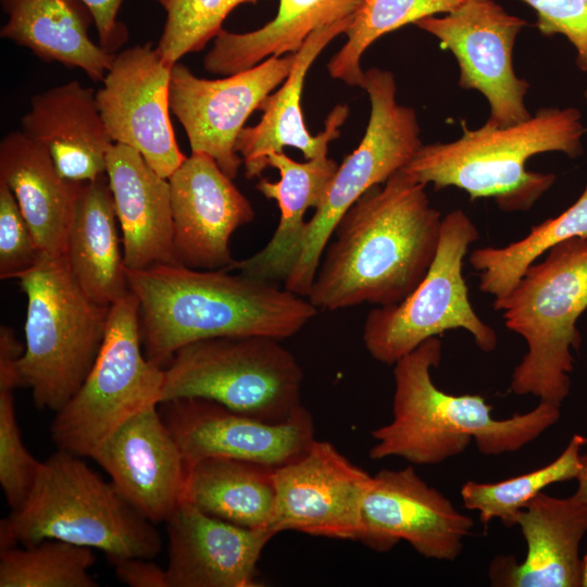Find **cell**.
Here are the masks:
<instances>
[{"label":"cell","instance_id":"6da1fadb","mask_svg":"<svg viewBox=\"0 0 587 587\" xmlns=\"http://www.w3.org/2000/svg\"><path fill=\"white\" fill-rule=\"evenodd\" d=\"M404 168L366 190L341 216L308 295L319 309L405 299L437 252L441 214Z\"/></svg>","mask_w":587,"mask_h":587},{"label":"cell","instance_id":"7a4b0ae2","mask_svg":"<svg viewBox=\"0 0 587 587\" xmlns=\"http://www.w3.org/2000/svg\"><path fill=\"white\" fill-rule=\"evenodd\" d=\"M138 300L147 359L164 369L183 346L207 338L299 333L317 313L310 300L243 274L164 264L126 270Z\"/></svg>","mask_w":587,"mask_h":587},{"label":"cell","instance_id":"3957f363","mask_svg":"<svg viewBox=\"0 0 587 587\" xmlns=\"http://www.w3.org/2000/svg\"><path fill=\"white\" fill-rule=\"evenodd\" d=\"M441 350V340L432 337L394 364L392 419L371 433L370 459L398 457L433 465L461 454L472 441L486 455L512 453L559 421L560 407L547 401L500 420L484 397L439 389L430 371L439 365Z\"/></svg>","mask_w":587,"mask_h":587},{"label":"cell","instance_id":"277c9868","mask_svg":"<svg viewBox=\"0 0 587 587\" xmlns=\"http://www.w3.org/2000/svg\"><path fill=\"white\" fill-rule=\"evenodd\" d=\"M580 118L575 108H541L512 126L486 122L472 130L463 124L459 139L422 145L403 168L437 190L457 187L472 201L492 198L505 212L526 211L555 182L554 174L527 171L526 162L545 152L582 154Z\"/></svg>","mask_w":587,"mask_h":587},{"label":"cell","instance_id":"5b68a950","mask_svg":"<svg viewBox=\"0 0 587 587\" xmlns=\"http://www.w3.org/2000/svg\"><path fill=\"white\" fill-rule=\"evenodd\" d=\"M80 458L58 449L41 462L24 503L0 522V549L57 539L112 560L154 558L162 541L153 523Z\"/></svg>","mask_w":587,"mask_h":587},{"label":"cell","instance_id":"8992f818","mask_svg":"<svg viewBox=\"0 0 587 587\" xmlns=\"http://www.w3.org/2000/svg\"><path fill=\"white\" fill-rule=\"evenodd\" d=\"M494 309L527 345L510 390L561 407L571 388L572 349L582 341L576 322L587 309V239L574 237L550 248L505 297L494 300Z\"/></svg>","mask_w":587,"mask_h":587},{"label":"cell","instance_id":"52a82bcc","mask_svg":"<svg viewBox=\"0 0 587 587\" xmlns=\"http://www.w3.org/2000/svg\"><path fill=\"white\" fill-rule=\"evenodd\" d=\"M18 282L27 308L25 350L15 366L17 387L30 389L38 409L58 412L90 372L110 308L85 294L65 257L41 253Z\"/></svg>","mask_w":587,"mask_h":587},{"label":"cell","instance_id":"ba28073f","mask_svg":"<svg viewBox=\"0 0 587 587\" xmlns=\"http://www.w3.org/2000/svg\"><path fill=\"white\" fill-rule=\"evenodd\" d=\"M280 341L235 335L183 346L164 367L160 403L202 398L264 422L290 419L303 405V371Z\"/></svg>","mask_w":587,"mask_h":587},{"label":"cell","instance_id":"9c48e42d","mask_svg":"<svg viewBox=\"0 0 587 587\" xmlns=\"http://www.w3.org/2000/svg\"><path fill=\"white\" fill-rule=\"evenodd\" d=\"M164 369L143 351L138 300L129 292L110 307L98 357L77 392L51 423L58 449L91 458L128 419L159 405Z\"/></svg>","mask_w":587,"mask_h":587},{"label":"cell","instance_id":"30bf717a","mask_svg":"<svg viewBox=\"0 0 587 587\" xmlns=\"http://www.w3.org/2000/svg\"><path fill=\"white\" fill-rule=\"evenodd\" d=\"M478 237L464 211L442 217L436 255L419 286L401 302L375 308L365 317L362 340L373 359L392 365L426 339L459 328L482 351L496 349L497 334L474 311L462 274L467 249Z\"/></svg>","mask_w":587,"mask_h":587},{"label":"cell","instance_id":"8fae6325","mask_svg":"<svg viewBox=\"0 0 587 587\" xmlns=\"http://www.w3.org/2000/svg\"><path fill=\"white\" fill-rule=\"evenodd\" d=\"M371 103L369 123L357 149L347 155L312 218L307 222L299 259L284 282L289 291L308 297L333 232L347 210L370 188L403 168L423 145L413 108L396 100L394 74L378 67L364 72Z\"/></svg>","mask_w":587,"mask_h":587},{"label":"cell","instance_id":"7c38bea8","mask_svg":"<svg viewBox=\"0 0 587 587\" xmlns=\"http://www.w3.org/2000/svg\"><path fill=\"white\" fill-rule=\"evenodd\" d=\"M415 25L453 53L459 86L477 90L488 100V123L507 127L532 116L524 103L529 84L516 76L513 66L515 39L527 25L525 20L494 0H465L445 16H428Z\"/></svg>","mask_w":587,"mask_h":587},{"label":"cell","instance_id":"4fadbf2b","mask_svg":"<svg viewBox=\"0 0 587 587\" xmlns=\"http://www.w3.org/2000/svg\"><path fill=\"white\" fill-rule=\"evenodd\" d=\"M296 53L270 57L220 79L196 76L185 64L171 68L168 103L189 140L191 152L211 155L232 179L242 159L235 150L239 133L254 110L288 77Z\"/></svg>","mask_w":587,"mask_h":587},{"label":"cell","instance_id":"5bb4252c","mask_svg":"<svg viewBox=\"0 0 587 587\" xmlns=\"http://www.w3.org/2000/svg\"><path fill=\"white\" fill-rule=\"evenodd\" d=\"M372 475L329 441L314 439L295 460L275 467L276 502L270 529L358 540Z\"/></svg>","mask_w":587,"mask_h":587},{"label":"cell","instance_id":"9a60e30c","mask_svg":"<svg viewBox=\"0 0 587 587\" xmlns=\"http://www.w3.org/2000/svg\"><path fill=\"white\" fill-rule=\"evenodd\" d=\"M473 526L472 517L412 466L384 469L372 476L364 496L358 540L376 551L404 540L424 558L453 561Z\"/></svg>","mask_w":587,"mask_h":587},{"label":"cell","instance_id":"2e32d148","mask_svg":"<svg viewBox=\"0 0 587 587\" xmlns=\"http://www.w3.org/2000/svg\"><path fill=\"white\" fill-rule=\"evenodd\" d=\"M172 66L150 42L115 55L96 99L114 143L137 150L162 177L168 178L186 160L170 118Z\"/></svg>","mask_w":587,"mask_h":587},{"label":"cell","instance_id":"e0dca14e","mask_svg":"<svg viewBox=\"0 0 587 587\" xmlns=\"http://www.w3.org/2000/svg\"><path fill=\"white\" fill-rule=\"evenodd\" d=\"M159 411L188 469L223 457L278 467L298 458L314 438V421L302 405L290 419L270 423L202 398L161 402Z\"/></svg>","mask_w":587,"mask_h":587},{"label":"cell","instance_id":"ac0fdd59","mask_svg":"<svg viewBox=\"0 0 587 587\" xmlns=\"http://www.w3.org/2000/svg\"><path fill=\"white\" fill-rule=\"evenodd\" d=\"M167 180L177 264L227 271L230 237L254 218L252 204L203 152H191Z\"/></svg>","mask_w":587,"mask_h":587},{"label":"cell","instance_id":"d6986e66","mask_svg":"<svg viewBox=\"0 0 587 587\" xmlns=\"http://www.w3.org/2000/svg\"><path fill=\"white\" fill-rule=\"evenodd\" d=\"M91 458L123 498L153 524L166 522L185 498L188 466L159 405L128 419Z\"/></svg>","mask_w":587,"mask_h":587},{"label":"cell","instance_id":"ffe728a7","mask_svg":"<svg viewBox=\"0 0 587 587\" xmlns=\"http://www.w3.org/2000/svg\"><path fill=\"white\" fill-rule=\"evenodd\" d=\"M168 587H259L258 563L276 535L204 513L186 497L166 520Z\"/></svg>","mask_w":587,"mask_h":587},{"label":"cell","instance_id":"44dd1931","mask_svg":"<svg viewBox=\"0 0 587 587\" xmlns=\"http://www.w3.org/2000/svg\"><path fill=\"white\" fill-rule=\"evenodd\" d=\"M353 18L311 33L296 52L294 66L282 87L260 104L258 110L263 112L260 122L241 129L235 150L242 159L247 178L260 177L267 168V157L283 152L285 147L299 149L307 160L328 153V143L339 137L349 108L336 105L325 120L324 130L312 136L304 124L301 96L307 73L315 59L336 36L346 33Z\"/></svg>","mask_w":587,"mask_h":587},{"label":"cell","instance_id":"7402d4cb","mask_svg":"<svg viewBox=\"0 0 587 587\" xmlns=\"http://www.w3.org/2000/svg\"><path fill=\"white\" fill-rule=\"evenodd\" d=\"M515 525L526 542L521 563L497 557L489 569L496 586L580 587L579 546L587 533V503L573 495L557 498L539 492L517 514Z\"/></svg>","mask_w":587,"mask_h":587},{"label":"cell","instance_id":"603a6c76","mask_svg":"<svg viewBox=\"0 0 587 587\" xmlns=\"http://www.w3.org/2000/svg\"><path fill=\"white\" fill-rule=\"evenodd\" d=\"M105 173L122 230L126 270L177 264L167 178L137 150L122 143L110 149Z\"/></svg>","mask_w":587,"mask_h":587},{"label":"cell","instance_id":"cb8c5ba5","mask_svg":"<svg viewBox=\"0 0 587 587\" xmlns=\"http://www.w3.org/2000/svg\"><path fill=\"white\" fill-rule=\"evenodd\" d=\"M22 132L50 154L59 174L85 183L105 174L113 146L92 88L71 80L37 93Z\"/></svg>","mask_w":587,"mask_h":587},{"label":"cell","instance_id":"d4e9b609","mask_svg":"<svg viewBox=\"0 0 587 587\" xmlns=\"http://www.w3.org/2000/svg\"><path fill=\"white\" fill-rule=\"evenodd\" d=\"M267 167L277 168L278 182L260 178L255 185L265 198L274 199L280 217L266 246L253 255L234 261L227 271L265 282H285L295 267L301 251L309 208L322 202L339 164L326 154L297 162L284 152L267 157Z\"/></svg>","mask_w":587,"mask_h":587},{"label":"cell","instance_id":"484cf974","mask_svg":"<svg viewBox=\"0 0 587 587\" xmlns=\"http://www.w3.org/2000/svg\"><path fill=\"white\" fill-rule=\"evenodd\" d=\"M0 182L13 192L40 252L64 257L84 183L62 177L49 152L22 130L0 142Z\"/></svg>","mask_w":587,"mask_h":587},{"label":"cell","instance_id":"4316f807","mask_svg":"<svg viewBox=\"0 0 587 587\" xmlns=\"http://www.w3.org/2000/svg\"><path fill=\"white\" fill-rule=\"evenodd\" d=\"M8 22L2 38L29 49L46 62L83 70L93 82L103 80L116 53L88 36V8L80 0H0Z\"/></svg>","mask_w":587,"mask_h":587},{"label":"cell","instance_id":"83f0119b","mask_svg":"<svg viewBox=\"0 0 587 587\" xmlns=\"http://www.w3.org/2000/svg\"><path fill=\"white\" fill-rule=\"evenodd\" d=\"M107 173L82 186L66 238L65 260L85 294L110 308L129 292Z\"/></svg>","mask_w":587,"mask_h":587},{"label":"cell","instance_id":"f1b7e54d","mask_svg":"<svg viewBox=\"0 0 587 587\" xmlns=\"http://www.w3.org/2000/svg\"><path fill=\"white\" fill-rule=\"evenodd\" d=\"M364 0H279L276 16L248 33L222 29L204 55L203 67L229 76L270 57L296 53L315 29L352 18Z\"/></svg>","mask_w":587,"mask_h":587},{"label":"cell","instance_id":"f546056e","mask_svg":"<svg viewBox=\"0 0 587 587\" xmlns=\"http://www.w3.org/2000/svg\"><path fill=\"white\" fill-rule=\"evenodd\" d=\"M185 497L201 511L246 528H268L275 502V467L212 457L188 469Z\"/></svg>","mask_w":587,"mask_h":587},{"label":"cell","instance_id":"4dcf8cb0","mask_svg":"<svg viewBox=\"0 0 587 587\" xmlns=\"http://www.w3.org/2000/svg\"><path fill=\"white\" fill-rule=\"evenodd\" d=\"M574 237L587 239V186L569 209L533 226L524 238L502 248H478L470 254L469 261L480 272L479 289L500 299L515 287L537 259Z\"/></svg>","mask_w":587,"mask_h":587},{"label":"cell","instance_id":"1f68e13d","mask_svg":"<svg viewBox=\"0 0 587 587\" xmlns=\"http://www.w3.org/2000/svg\"><path fill=\"white\" fill-rule=\"evenodd\" d=\"M465 0H364L346 30L347 41L327 64L330 77L347 85L364 87L361 59L379 37L407 24L450 13Z\"/></svg>","mask_w":587,"mask_h":587},{"label":"cell","instance_id":"d6a6232c","mask_svg":"<svg viewBox=\"0 0 587 587\" xmlns=\"http://www.w3.org/2000/svg\"><path fill=\"white\" fill-rule=\"evenodd\" d=\"M586 444L585 436L575 434L561 454L542 467L497 483L467 480L461 488L463 505L477 511L484 525L499 519L514 526L519 512L546 487L576 478Z\"/></svg>","mask_w":587,"mask_h":587},{"label":"cell","instance_id":"836d02e7","mask_svg":"<svg viewBox=\"0 0 587 587\" xmlns=\"http://www.w3.org/2000/svg\"><path fill=\"white\" fill-rule=\"evenodd\" d=\"M91 548L57 539L0 549V587H97Z\"/></svg>","mask_w":587,"mask_h":587},{"label":"cell","instance_id":"e575fe53","mask_svg":"<svg viewBox=\"0 0 587 587\" xmlns=\"http://www.w3.org/2000/svg\"><path fill=\"white\" fill-rule=\"evenodd\" d=\"M166 12L155 47L173 66L185 54L202 50L222 29L226 16L239 4L259 0H154Z\"/></svg>","mask_w":587,"mask_h":587},{"label":"cell","instance_id":"d590c367","mask_svg":"<svg viewBox=\"0 0 587 587\" xmlns=\"http://www.w3.org/2000/svg\"><path fill=\"white\" fill-rule=\"evenodd\" d=\"M41 462L23 444L13 390L0 389V484L11 510L20 508L26 500Z\"/></svg>","mask_w":587,"mask_h":587},{"label":"cell","instance_id":"8d00e7d4","mask_svg":"<svg viewBox=\"0 0 587 587\" xmlns=\"http://www.w3.org/2000/svg\"><path fill=\"white\" fill-rule=\"evenodd\" d=\"M40 254L13 192L0 182V278L18 279Z\"/></svg>","mask_w":587,"mask_h":587},{"label":"cell","instance_id":"74e56055","mask_svg":"<svg viewBox=\"0 0 587 587\" xmlns=\"http://www.w3.org/2000/svg\"><path fill=\"white\" fill-rule=\"evenodd\" d=\"M537 15V27L545 36L561 34L577 52L576 64L587 72V0H522Z\"/></svg>","mask_w":587,"mask_h":587},{"label":"cell","instance_id":"f35d334b","mask_svg":"<svg viewBox=\"0 0 587 587\" xmlns=\"http://www.w3.org/2000/svg\"><path fill=\"white\" fill-rule=\"evenodd\" d=\"M89 10L97 28L100 46L111 53L127 40L126 26L117 21L124 0H80Z\"/></svg>","mask_w":587,"mask_h":587},{"label":"cell","instance_id":"ab89813d","mask_svg":"<svg viewBox=\"0 0 587 587\" xmlns=\"http://www.w3.org/2000/svg\"><path fill=\"white\" fill-rule=\"evenodd\" d=\"M120 582L130 587H168L166 570L143 558L112 560Z\"/></svg>","mask_w":587,"mask_h":587},{"label":"cell","instance_id":"60d3db41","mask_svg":"<svg viewBox=\"0 0 587 587\" xmlns=\"http://www.w3.org/2000/svg\"><path fill=\"white\" fill-rule=\"evenodd\" d=\"M22 346L14 332L8 326L0 327V389L14 390L17 387L15 366L22 358Z\"/></svg>","mask_w":587,"mask_h":587},{"label":"cell","instance_id":"b9f144b4","mask_svg":"<svg viewBox=\"0 0 587 587\" xmlns=\"http://www.w3.org/2000/svg\"><path fill=\"white\" fill-rule=\"evenodd\" d=\"M575 479L577 480V489L573 496L587 503V453L580 455V470Z\"/></svg>","mask_w":587,"mask_h":587},{"label":"cell","instance_id":"7bdbcfd3","mask_svg":"<svg viewBox=\"0 0 587 587\" xmlns=\"http://www.w3.org/2000/svg\"><path fill=\"white\" fill-rule=\"evenodd\" d=\"M580 587H587V553L582 560V583Z\"/></svg>","mask_w":587,"mask_h":587},{"label":"cell","instance_id":"ee69618b","mask_svg":"<svg viewBox=\"0 0 587 587\" xmlns=\"http://www.w3.org/2000/svg\"><path fill=\"white\" fill-rule=\"evenodd\" d=\"M584 96H585V98H586V100H587V88H586V90H585V92H584Z\"/></svg>","mask_w":587,"mask_h":587}]
</instances>
